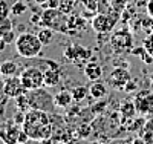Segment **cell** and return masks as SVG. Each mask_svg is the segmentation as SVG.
<instances>
[{
	"label": "cell",
	"instance_id": "cell-3",
	"mask_svg": "<svg viewBox=\"0 0 153 144\" xmlns=\"http://www.w3.org/2000/svg\"><path fill=\"white\" fill-rule=\"evenodd\" d=\"M26 97L29 100V106L31 109H37V110H43V112H54L57 104H55V98L54 95L48 90L46 86L38 87V89H32L26 92Z\"/></svg>",
	"mask_w": 153,
	"mask_h": 144
},
{
	"label": "cell",
	"instance_id": "cell-21",
	"mask_svg": "<svg viewBox=\"0 0 153 144\" xmlns=\"http://www.w3.org/2000/svg\"><path fill=\"white\" fill-rule=\"evenodd\" d=\"M26 9H28V6L25 5L23 2H20V0H17L16 3L11 5V14L12 16H22V14L26 12Z\"/></svg>",
	"mask_w": 153,
	"mask_h": 144
},
{
	"label": "cell",
	"instance_id": "cell-19",
	"mask_svg": "<svg viewBox=\"0 0 153 144\" xmlns=\"http://www.w3.org/2000/svg\"><path fill=\"white\" fill-rule=\"evenodd\" d=\"M11 29H14V22H12V19L9 16H6V17L0 16V37Z\"/></svg>",
	"mask_w": 153,
	"mask_h": 144
},
{
	"label": "cell",
	"instance_id": "cell-5",
	"mask_svg": "<svg viewBox=\"0 0 153 144\" xmlns=\"http://www.w3.org/2000/svg\"><path fill=\"white\" fill-rule=\"evenodd\" d=\"M20 78H22V83L25 86V89L32 90V89H38V87H43L45 86V75L43 71L38 69L37 66H28L20 71Z\"/></svg>",
	"mask_w": 153,
	"mask_h": 144
},
{
	"label": "cell",
	"instance_id": "cell-6",
	"mask_svg": "<svg viewBox=\"0 0 153 144\" xmlns=\"http://www.w3.org/2000/svg\"><path fill=\"white\" fill-rule=\"evenodd\" d=\"M110 43H112V48L120 52V54H124V52L130 51L132 46H133V35L127 31V29H123V31H117L112 38H110Z\"/></svg>",
	"mask_w": 153,
	"mask_h": 144
},
{
	"label": "cell",
	"instance_id": "cell-32",
	"mask_svg": "<svg viewBox=\"0 0 153 144\" xmlns=\"http://www.w3.org/2000/svg\"><path fill=\"white\" fill-rule=\"evenodd\" d=\"M0 116H2V109H0Z\"/></svg>",
	"mask_w": 153,
	"mask_h": 144
},
{
	"label": "cell",
	"instance_id": "cell-13",
	"mask_svg": "<svg viewBox=\"0 0 153 144\" xmlns=\"http://www.w3.org/2000/svg\"><path fill=\"white\" fill-rule=\"evenodd\" d=\"M57 66L54 68H48L43 71V75H45V86L46 87H55L58 83H60V72L58 69H55Z\"/></svg>",
	"mask_w": 153,
	"mask_h": 144
},
{
	"label": "cell",
	"instance_id": "cell-14",
	"mask_svg": "<svg viewBox=\"0 0 153 144\" xmlns=\"http://www.w3.org/2000/svg\"><path fill=\"white\" fill-rule=\"evenodd\" d=\"M0 72L3 77H12V75H20V66L12 61V60H6L0 63Z\"/></svg>",
	"mask_w": 153,
	"mask_h": 144
},
{
	"label": "cell",
	"instance_id": "cell-22",
	"mask_svg": "<svg viewBox=\"0 0 153 144\" xmlns=\"http://www.w3.org/2000/svg\"><path fill=\"white\" fill-rule=\"evenodd\" d=\"M143 46L146 48V51L153 57V32H150L144 40H143Z\"/></svg>",
	"mask_w": 153,
	"mask_h": 144
},
{
	"label": "cell",
	"instance_id": "cell-33",
	"mask_svg": "<svg viewBox=\"0 0 153 144\" xmlns=\"http://www.w3.org/2000/svg\"><path fill=\"white\" fill-rule=\"evenodd\" d=\"M0 144H5V143H2V141H0Z\"/></svg>",
	"mask_w": 153,
	"mask_h": 144
},
{
	"label": "cell",
	"instance_id": "cell-24",
	"mask_svg": "<svg viewBox=\"0 0 153 144\" xmlns=\"http://www.w3.org/2000/svg\"><path fill=\"white\" fill-rule=\"evenodd\" d=\"M11 14V5L5 0H0V16L2 17H6Z\"/></svg>",
	"mask_w": 153,
	"mask_h": 144
},
{
	"label": "cell",
	"instance_id": "cell-4",
	"mask_svg": "<svg viewBox=\"0 0 153 144\" xmlns=\"http://www.w3.org/2000/svg\"><path fill=\"white\" fill-rule=\"evenodd\" d=\"M42 25L46 28L54 29L55 32L68 34L69 31V19L66 16V12H63L61 9H52V8H45L42 12Z\"/></svg>",
	"mask_w": 153,
	"mask_h": 144
},
{
	"label": "cell",
	"instance_id": "cell-28",
	"mask_svg": "<svg viewBox=\"0 0 153 144\" xmlns=\"http://www.w3.org/2000/svg\"><path fill=\"white\" fill-rule=\"evenodd\" d=\"M146 11H147V16H150L153 19V0H149V3L146 6Z\"/></svg>",
	"mask_w": 153,
	"mask_h": 144
},
{
	"label": "cell",
	"instance_id": "cell-16",
	"mask_svg": "<svg viewBox=\"0 0 153 144\" xmlns=\"http://www.w3.org/2000/svg\"><path fill=\"white\" fill-rule=\"evenodd\" d=\"M136 106H135V103L132 101H124L123 103V106H121V115H123V118L126 120H133V116L136 113Z\"/></svg>",
	"mask_w": 153,
	"mask_h": 144
},
{
	"label": "cell",
	"instance_id": "cell-11",
	"mask_svg": "<svg viewBox=\"0 0 153 144\" xmlns=\"http://www.w3.org/2000/svg\"><path fill=\"white\" fill-rule=\"evenodd\" d=\"M83 71H84V75L89 81H98L103 77V69L97 63H87Z\"/></svg>",
	"mask_w": 153,
	"mask_h": 144
},
{
	"label": "cell",
	"instance_id": "cell-1",
	"mask_svg": "<svg viewBox=\"0 0 153 144\" xmlns=\"http://www.w3.org/2000/svg\"><path fill=\"white\" fill-rule=\"evenodd\" d=\"M23 130L31 140H46L51 135V121L48 112L31 109L26 112V120L23 123Z\"/></svg>",
	"mask_w": 153,
	"mask_h": 144
},
{
	"label": "cell",
	"instance_id": "cell-12",
	"mask_svg": "<svg viewBox=\"0 0 153 144\" xmlns=\"http://www.w3.org/2000/svg\"><path fill=\"white\" fill-rule=\"evenodd\" d=\"M54 98H55L57 107H63V109H68L71 106V103L74 101L72 90H68V89H63V90H60V92H57L54 95Z\"/></svg>",
	"mask_w": 153,
	"mask_h": 144
},
{
	"label": "cell",
	"instance_id": "cell-20",
	"mask_svg": "<svg viewBox=\"0 0 153 144\" xmlns=\"http://www.w3.org/2000/svg\"><path fill=\"white\" fill-rule=\"evenodd\" d=\"M16 103H17V110H22V112H29V110H31L29 100H28L26 94L17 97V98H16Z\"/></svg>",
	"mask_w": 153,
	"mask_h": 144
},
{
	"label": "cell",
	"instance_id": "cell-10",
	"mask_svg": "<svg viewBox=\"0 0 153 144\" xmlns=\"http://www.w3.org/2000/svg\"><path fill=\"white\" fill-rule=\"evenodd\" d=\"M109 94V89L104 83H101L100 80L98 81H94L91 86H89V95H91L94 100H103L104 97H107Z\"/></svg>",
	"mask_w": 153,
	"mask_h": 144
},
{
	"label": "cell",
	"instance_id": "cell-7",
	"mask_svg": "<svg viewBox=\"0 0 153 144\" xmlns=\"http://www.w3.org/2000/svg\"><path fill=\"white\" fill-rule=\"evenodd\" d=\"M3 84H5V94L9 98H17L23 94H26L20 75H12V77H3Z\"/></svg>",
	"mask_w": 153,
	"mask_h": 144
},
{
	"label": "cell",
	"instance_id": "cell-17",
	"mask_svg": "<svg viewBox=\"0 0 153 144\" xmlns=\"http://www.w3.org/2000/svg\"><path fill=\"white\" fill-rule=\"evenodd\" d=\"M141 138L149 143V144H153V118H149L141 130Z\"/></svg>",
	"mask_w": 153,
	"mask_h": 144
},
{
	"label": "cell",
	"instance_id": "cell-15",
	"mask_svg": "<svg viewBox=\"0 0 153 144\" xmlns=\"http://www.w3.org/2000/svg\"><path fill=\"white\" fill-rule=\"evenodd\" d=\"M38 38H40V42L43 43V46H48L54 42V35H55V31L51 29V28H46V26H43V28L37 32Z\"/></svg>",
	"mask_w": 153,
	"mask_h": 144
},
{
	"label": "cell",
	"instance_id": "cell-2",
	"mask_svg": "<svg viewBox=\"0 0 153 144\" xmlns=\"http://www.w3.org/2000/svg\"><path fill=\"white\" fill-rule=\"evenodd\" d=\"M14 46L16 52L22 58H37L43 51V43L40 42L38 35L32 32H22L17 35Z\"/></svg>",
	"mask_w": 153,
	"mask_h": 144
},
{
	"label": "cell",
	"instance_id": "cell-23",
	"mask_svg": "<svg viewBox=\"0 0 153 144\" xmlns=\"http://www.w3.org/2000/svg\"><path fill=\"white\" fill-rule=\"evenodd\" d=\"M2 38H3V40H5L8 45H14L16 40H17V34L14 32V29H11V31H8L6 34H3Z\"/></svg>",
	"mask_w": 153,
	"mask_h": 144
},
{
	"label": "cell",
	"instance_id": "cell-8",
	"mask_svg": "<svg viewBox=\"0 0 153 144\" xmlns=\"http://www.w3.org/2000/svg\"><path fill=\"white\" fill-rule=\"evenodd\" d=\"M132 77L127 68H115L109 75V84L115 89H124Z\"/></svg>",
	"mask_w": 153,
	"mask_h": 144
},
{
	"label": "cell",
	"instance_id": "cell-18",
	"mask_svg": "<svg viewBox=\"0 0 153 144\" xmlns=\"http://www.w3.org/2000/svg\"><path fill=\"white\" fill-rule=\"evenodd\" d=\"M87 95H89V87L87 86H76V87L72 89V97H74V101H76V103L83 101Z\"/></svg>",
	"mask_w": 153,
	"mask_h": 144
},
{
	"label": "cell",
	"instance_id": "cell-30",
	"mask_svg": "<svg viewBox=\"0 0 153 144\" xmlns=\"http://www.w3.org/2000/svg\"><path fill=\"white\" fill-rule=\"evenodd\" d=\"M135 3H136V6H138V8H139V6L146 8V6H147V3H149V0H135Z\"/></svg>",
	"mask_w": 153,
	"mask_h": 144
},
{
	"label": "cell",
	"instance_id": "cell-25",
	"mask_svg": "<svg viewBox=\"0 0 153 144\" xmlns=\"http://www.w3.org/2000/svg\"><path fill=\"white\" fill-rule=\"evenodd\" d=\"M28 140H29V135L25 132V130H20V134H19V137H17V143L19 144H26L28 143Z\"/></svg>",
	"mask_w": 153,
	"mask_h": 144
},
{
	"label": "cell",
	"instance_id": "cell-31",
	"mask_svg": "<svg viewBox=\"0 0 153 144\" xmlns=\"http://www.w3.org/2000/svg\"><path fill=\"white\" fill-rule=\"evenodd\" d=\"M34 2L38 5V6H46V3H48V0H34Z\"/></svg>",
	"mask_w": 153,
	"mask_h": 144
},
{
	"label": "cell",
	"instance_id": "cell-27",
	"mask_svg": "<svg viewBox=\"0 0 153 144\" xmlns=\"http://www.w3.org/2000/svg\"><path fill=\"white\" fill-rule=\"evenodd\" d=\"M135 89H136V83L133 80H130L129 83L126 84V87H124V90H127V92H132V90H135Z\"/></svg>",
	"mask_w": 153,
	"mask_h": 144
},
{
	"label": "cell",
	"instance_id": "cell-26",
	"mask_svg": "<svg viewBox=\"0 0 153 144\" xmlns=\"http://www.w3.org/2000/svg\"><path fill=\"white\" fill-rule=\"evenodd\" d=\"M46 8H52V9H57V8H60V0H48Z\"/></svg>",
	"mask_w": 153,
	"mask_h": 144
},
{
	"label": "cell",
	"instance_id": "cell-29",
	"mask_svg": "<svg viewBox=\"0 0 153 144\" xmlns=\"http://www.w3.org/2000/svg\"><path fill=\"white\" fill-rule=\"evenodd\" d=\"M6 46H8V43L3 40L2 37H0V54H2V52H5V49H6Z\"/></svg>",
	"mask_w": 153,
	"mask_h": 144
},
{
	"label": "cell",
	"instance_id": "cell-9",
	"mask_svg": "<svg viewBox=\"0 0 153 144\" xmlns=\"http://www.w3.org/2000/svg\"><path fill=\"white\" fill-rule=\"evenodd\" d=\"M117 20L106 16V14H98L92 19V28L98 32V34H104V32H110L113 29Z\"/></svg>",
	"mask_w": 153,
	"mask_h": 144
}]
</instances>
